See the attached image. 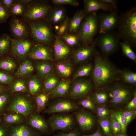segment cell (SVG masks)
I'll return each instance as SVG.
<instances>
[{
  "label": "cell",
  "instance_id": "b9f144b4",
  "mask_svg": "<svg viewBox=\"0 0 136 136\" xmlns=\"http://www.w3.org/2000/svg\"><path fill=\"white\" fill-rule=\"evenodd\" d=\"M119 123L121 128L122 133L125 134L126 131L127 126L126 120L122 111H117L112 114Z\"/></svg>",
  "mask_w": 136,
  "mask_h": 136
},
{
  "label": "cell",
  "instance_id": "d590c367",
  "mask_svg": "<svg viewBox=\"0 0 136 136\" xmlns=\"http://www.w3.org/2000/svg\"><path fill=\"white\" fill-rule=\"evenodd\" d=\"M61 39L67 45L74 46L79 44L82 42L77 35L67 32L61 37Z\"/></svg>",
  "mask_w": 136,
  "mask_h": 136
},
{
  "label": "cell",
  "instance_id": "7bdbcfd3",
  "mask_svg": "<svg viewBox=\"0 0 136 136\" xmlns=\"http://www.w3.org/2000/svg\"><path fill=\"white\" fill-rule=\"evenodd\" d=\"M98 122L106 135L110 136L111 130L110 119L108 117L104 118H99Z\"/></svg>",
  "mask_w": 136,
  "mask_h": 136
},
{
  "label": "cell",
  "instance_id": "836d02e7",
  "mask_svg": "<svg viewBox=\"0 0 136 136\" xmlns=\"http://www.w3.org/2000/svg\"><path fill=\"white\" fill-rule=\"evenodd\" d=\"M120 76L125 83L135 85L136 84V73L129 71L124 70L120 71Z\"/></svg>",
  "mask_w": 136,
  "mask_h": 136
},
{
  "label": "cell",
  "instance_id": "f907efd6",
  "mask_svg": "<svg viewBox=\"0 0 136 136\" xmlns=\"http://www.w3.org/2000/svg\"><path fill=\"white\" fill-rule=\"evenodd\" d=\"M52 2L56 5H67L74 6H78L79 4V2L76 0H53Z\"/></svg>",
  "mask_w": 136,
  "mask_h": 136
},
{
  "label": "cell",
  "instance_id": "ba28073f",
  "mask_svg": "<svg viewBox=\"0 0 136 136\" xmlns=\"http://www.w3.org/2000/svg\"><path fill=\"white\" fill-rule=\"evenodd\" d=\"M109 97L113 104L119 105L127 102L130 98V89L122 84L117 83L112 86L109 90Z\"/></svg>",
  "mask_w": 136,
  "mask_h": 136
},
{
  "label": "cell",
  "instance_id": "9c48e42d",
  "mask_svg": "<svg viewBox=\"0 0 136 136\" xmlns=\"http://www.w3.org/2000/svg\"><path fill=\"white\" fill-rule=\"evenodd\" d=\"M120 39L117 33L109 32L101 33L97 39V43L102 52L109 55L116 50Z\"/></svg>",
  "mask_w": 136,
  "mask_h": 136
},
{
  "label": "cell",
  "instance_id": "4dcf8cb0",
  "mask_svg": "<svg viewBox=\"0 0 136 136\" xmlns=\"http://www.w3.org/2000/svg\"><path fill=\"white\" fill-rule=\"evenodd\" d=\"M11 38L4 33L0 37V58L7 54L11 47Z\"/></svg>",
  "mask_w": 136,
  "mask_h": 136
},
{
  "label": "cell",
  "instance_id": "11a10c76",
  "mask_svg": "<svg viewBox=\"0 0 136 136\" xmlns=\"http://www.w3.org/2000/svg\"><path fill=\"white\" fill-rule=\"evenodd\" d=\"M4 6L9 11L14 4V0H0Z\"/></svg>",
  "mask_w": 136,
  "mask_h": 136
},
{
  "label": "cell",
  "instance_id": "9a60e30c",
  "mask_svg": "<svg viewBox=\"0 0 136 136\" xmlns=\"http://www.w3.org/2000/svg\"><path fill=\"white\" fill-rule=\"evenodd\" d=\"M93 85L89 81L80 79L74 84L70 93V96L76 98L84 96L89 93L93 88Z\"/></svg>",
  "mask_w": 136,
  "mask_h": 136
},
{
  "label": "cell",
  "instance_id": "ac0fdd59",
  "mask_svg": "<svg viewBox=\"0 0 136 136\" xmlns=\"http://www.w3.org/2000/svg\"><path fill=\"white\" fill-rule=\"evenodd\" d=\"M53 47L54 56L58 60H64L70 54V50L69 47L60 37H56Z\"/></svg>",
  "mask_w": 136,
  "mask_h": 136
},
{
  "label": "cell",
  "instance_id": "f5cc1de1",
  "mask_svg": "<svg viewBox=\"0 0 136 136\" xmlns=\"http://www.w3.org/2000/svg\"><path fill=\"white\" fill-rule=\"evenodd\" d=\"M133 97L131 100L128 104L127 106V110L133 111L136 108V92L135 91L133 93Z\"/></svg>",
  "mask_w": 136,
  "mask_h": 136
},
{
  "label": "cell",
  "instance_id": "1f68e13d",
  "mask_svg": "<svg viewBox=\"0 0 136 136\" xmlns=\"http://www.w3.org/2000/svg\"><path fill=\"white\" fill-rule=\"evenodd\" d=\"M42 86L39 79L36 77H32L29 81L28 91L32 95H36L41 91Z\"/></svg>",
  "mask_w": 136,
  "mask_h": 136
},
{
  "label": "cell",
  "instance_id": "f35d334b",
  "mask_svg": "<svg viewBox=\"0 0 136 136\" xmlns=\"http://www.w3.org/2000/svg\"><path fill=\"white\" fill-rule=\"evenodd\" d=\"M92 66L90 63L84 65L79 67L76 72L73 76V80L77 78L87 76L90 74Z\"/></svg>",
  "mask_w": 136,
  "mask_h": 136
},
{
  "label": "cell",
  "instance_id": "7c38bea8",
  "mask_svg": "<svg viewBox=\"0 0 136 136\" xmlns=\"http://www.w3.org/2000/svg\"><path fill=\"white\" fill-rule=\"evenodd\" d=\"M39 114L35 112L29 115L26 118V123L42 134H48L49 132V126L45 119Z\"/></svg>",
  "mask_w": 136,
  "mask_h": 136
},
{
  "label": "cell",
  "instance_id": "ee69618b",
  "mask_svg": "<svg viewBox=\"0 0 136 136\" xmlns=\"http://www.w3.org/2000/svg\"><path fill=\"white\" fill-rule=\"evenodd\" d=\"M110 120L111 132L113 134V135L122 132L120 124L112 114Z\"/></svg>",
  "mask_w": 136,
  "mask_h": 136
},
{
  "label": "cell",
  "instance_id": "681fc988",
  "mask_svg": "<svg viewBox=\"0 0 136 136\" xmlns=\"http://www.w3.org/2000/svg\"><path fill=\"white\" fill-rule=\"evenodd\" d=\"M13 79L11 75L0 71V83L4 84H11Z\"/></svg>",
  "mask_w": 136,
  "mask_h": 136
},
{
  "label": "cell",
  "instance_id": "6f0895ef",
  "mask_svg": "<svg viewBox=\"0 0 136 136\" xmlns=\"http://www.w3.org/2000/svg\"><path fill=\"white\" fill-rule=\"evenodd\" d=\"M101 2L112 6L115 9L117 7V1L115 0H99Z\"/></svg>",
  "mask_w": 136,
  "mask_h": 136
},
{
  "label": "cell",
  "instance_id": "8d00e7d4",
  "mask_svg": "<svg viewBox=\"0 0 136 136\" xmlns=\"http://www.w3.org/2000/svg\"><path fill=\"white\" fill-rule=\"evenodd\" d=\"M10 91L12 93L28 92V87L25 81L21 79L15 81L10 87Z\"/></svg>",
  "mask_w": 136,
  "mask_h": 136
},
{
  "label": "cell",
  "instance_id": "cb8c5ba5",
  "mask_svg": "<svg viewBox=\"0 0 136 136\" xmlns=\"http://www.w3.org/2000/svg\"><path fill=\"white\" fill-rule=\"evenodd\" d=\"M86 15L83 10H79L75 13L69 22L68 30L70 32L75 33L78 32L81 22L86 16Z\"/></svg>",
  "mask_w": 136,
  "mask_h": 136
},
{
  "label": "cell",
  "instance_id": "d6986e66",
  "mask_svg": "<svg viewBox=\"0 0 136 136\" xmlns=\"http://www.w3.org/2000/svg\"><path fill=\"white\" fill-rule=\"evenodd\" d=\"M75 115L78 123L83 130H89L94 126V119L90 113L85 111H81L76 112Z\"/></svg>",
  "mask_w": 136,
  "mask_h": 136
},
{
  "label": "cell",
  "instance_id": "484cf974",
  "mask_svg": "<svg viewBox=\"0 0 136 136\" xmlns=\"http://www.w3.org/2000/svg\"><path fill=\"white\" fill-rule=\"evenodd\" d=\"M70 82L68 80H62L59 82L55 88L50 93L53 97H63L67 94L70 88Z\"/></svg>",
  "mask_w": 136,
  "mask_h": 136
},
{
  "label": "cell",
  "instance_id": "f546056e",
  "mask_svg": "<svg viewBox=\"0 0 136 136\" xmlns=\"http://www.w3.org/2000/svg\"><path fill=\"white\" fill-rule=\"evenodd\" d=\"M37 71L42 77H46L52 73L53 66L52 64L47 61L39 62L36 65Z\"/></svg>",
  "mask_w": 136,
  "mask_h": 136
},
{
  "label": "cell",
  "instance_id": "7dc6e473",
  "mask_svg": "<svg viewBox=\"0 0 136 136\" xmlns=\"http://www.w3.org/2000/svg\"><path fill=\"white\" fill-rule=\"evenodd\" d=\"M11 16L9 12L2 5L0 0V23L5 22Z\"/></svg>",
  "mask_w": 136,
  "mask_h": 136
},
{
  "label": "cell",
  "instance_id": "d4e9b609",
  "mask_svg": "<svg viewBox=\"0 0 136 136\" xmlns=\"http://www.w3.org/2000/svg\"><path fill=\"white\" fill-rule=\"evenodd\" d=\"M55 67L59 75L63 78L69 77L73 71L72 64L68 60H63L56 63Z\"/></svg>",
  "mask_w": 136,
  "mask_h": 136
},
{
  "label": "cell",
  "instance_id": "680465c9",
  "mask_svg": "<svg viewBox=\"0 0 136 136\" xmlns=\"http://www.w3.org/2000/svg\"><path fill=\"white\" fill-rule=\"evenodd\" d=\"M84 136H103L99 128L94 133L90 135H85Z\"/></svg>",
  "mask_w": 136,
  "mask_h": 136
},
{
  "label": "cell",
  "instance_id": "d6a6232c",
  "mask_svg": "<svg viewBox=\"0 0 136 136\" xmlns=\"http://www.w3.org/2000/svg\"><path fill=\"white\" fill-rule=\"evenodd\" d=\"M26 5L22 0H16L10 11L11 15L22 17L25 12Z\"/></svg>",
  "mask_w": 136,
  "mask_h": 136
},
{
  "label": "cell",
  "instance_id": "5bb4252c",
  "mask_svg": "<svg viewBox=\"0 0 136 136\" xmlns=\"http://www.w3.org/2000/svg\"><path fill=\"white\" fill-rule=\"evenodd\" d=\"M46 45L40 43L34 45L29 54V57L35 59L53 60L51 49Z\"/></svg>",
  "mask_w": 136,
  "mask_h": 136
},
{
  "label": "cell",
  "instance_id": "30bf717a",
  "mask_svg": "<svg viewBox=\"0 0 136 136\" xmlns=\"http://www.w3.org/2000/svg\"><path fill=\"white\" fill-rule=\"evenodd\" d=\"M48 122L52 130L66 131L71 129L74 124V118L72 115L64 114H56L48 119Z\"/></svg>",
  "mask_w": 136,
  "mask_h": 136
},
{
  "label": "cell",
  "instance_id": "5b68a950",
  "mask_svg": "<svg viewBox=\"0 0 136 136\" xmlns=\"http://www.w3.org/2000/svg\"><path fill=\"white\" fill-rule=\"evenodd\" d=\"M6 111L19 113L26 118L36 112V107L34 101L29 96L18 94L11 99Z\"/></svg>",
  "mask_w": 136,
  "mask_h": 136
},
{
  "label": "cell",
  "instance_id": "8fae6325",
  "mask_svg": "<svg viewBox=\"0 0 136 136\" xmlns=\"http://www.w3.org/2000/svg\"><path fill=\"white\" fill-rule=\"evenodd\" d=\"M30 39L21 40L15 39L11 38V52L15 57L19 59L25 58L29 54L34 43Z\"/></svg>",
  "mask_w": 136,
  "mask_h": 136
},
{
  "label": "cell",
  "instance_id": "8992f818",
  "mask_svg": "<svg viewBox=\"0 0 136 136\" xmlns=\"http://www.w3.org/2000/svg\"><path fill=\"white\" fill-rule=\"evenodd\" d=\"M47 21L43 19L29 23L31 30L30 37L36 42L48 44L53 39L51 28Z\"/></svg>",
  "mask_w": 136,
  "mask_h": 136
},
{
  "label": "cell",
  "instance_id": "9f6ffc18",
  "mask_svg": "<svg viewBox=\"0 0 136 136\" xmlns=\"http://www.w3.org/2000/svg\"><path fill=\"white\" fill-rule=\"evenodd\" d=\"M9 131V127L2 123L0 124V136H8Z\"/></svg>",
  "mask_w": 136,
  "mask_h": 136
},
{
  "label": "cell",
  "instance_id": "f1b7e54d",
  "mask_svg": "<svg viewBox=\"0 0 136 136\" xmlns=\"http://www.w3.org/2000/svg\"><path fill=\"white\" fill-rule=\"evenodd\" d=\"M33 70L34 67L31 61L26 59L20 65L15 75L19 77H26L30 75Z\"/></svg>",
  "mask_w": 136,
  "mask_h": 136
},
{
  "label": "cell",
  "instance_id": "e0dca14e",
  "mask_svg": "<svg viewBox=\"0 0 136 136\" xmlns=\"http://www.w3.org/2000/svg\"><path fill=\"white\" fill-rule=\"evenodd\" d=\"M77 108L74 103L68 100L62 99L57 101L50 105L44 112V113L67 112L74 110Z\"/></svg>",
  "mask_w": 136,
  "mask_h": 136
},
{
  "label": "cell",
  "instance_id": "bcb514c9",
  "mask_svg": "<svg viewBox=\"0 0 136 136\" xmlns=\"http://www.w3.org/2000/svg\"><path fill=\"white\" fill-rule=\"evenodd\" d=\"M70 20L69 18L67 17L59 25V29L57 31L58 37H60L66 33L67 31L68 30Z\"/></svg>",
  "mask_w": 136,
  "mask_h": 136
},
{
  "label": "cell",
  "instance_id": "6da1fadb",
  "mask_svg": "<svg viewBox=\"0 0 136 136\" xmlns=\"http://www.w3.org/2000/svg\"><path fill=\"white\" fill-rule=\"evenodd\" d=\"M120 71L99 54L95 55L92 77L95 87L101 88L120 80Z\"/></svg>",
  "mask_w": 136,
  "mask_h": 136
},
{
  "label": "cell",
  "instance_id": "7a4b0ae2",
  "mask_svg": "<svg viewBox=\"0 0 136 136\" xmlns=\"http://www.w3.org/2000/svg\"><path fill=\"white\" fill-rule=\"evenodd\" d=\"M118 33L120 39L135 45L136 43V10L135 7L124 13L119 19Z\"/></svg>",
  "mask_w": 136,
  "mask_h": 136
},
{
  "label": "cell",
  "instance_id": "816d5d0a",
  "mask_svg": "<svg viewBox=\"0 0 136 136\" xmlns=\"http://www.w3.org/2000/svg\"><path fill=\"white\" fill-rule=\"evenodd\" d=\"M122 112L125 118L126 124L127 126L130 121L135 118L136 116V110L132 111L127 110L122 111Z\"/></svg>",
  "mask_w": 136,
  "mask_h": 136
},
{
  "label": "cell",
  "instance_id": "ab89813d",
  "mask_svg": "<svg viewBox=\"0 0 136 136\" xmlns=\"http://www.w3.org/2000/svg\"><path fill=\"white\" fill-rule=\"evenodd\" d=\"M120 44L122 51L124 55L131 60L135 62L136 55L132 49L131 45L125 41L120 42Z\"/></svg>",
  "mask_w": 136,
  "mask_h": 136
},
{
  "label": "cell",
  "instance_id": "c3c4849f",
  "mask_svg": "<svg viewBox=\"0 0 136 136\" xmlns=\"http://www.w3.org/2000/svg\"><path fill=\"white\" fill-rule=\"evenodd\" d=\"M96 113L99 118H104L108 117L110 114L109 110L105 106H98L96 109Z\"/></svg>",
  "mask_w": 136,
  "mask_h": 136
},
{
  "label": "cell",
  "instance_id": "3957f363",
  "mask_svg": "<svg viewBox=\"0 0 136 136\" xmlns=\"http://www.w3.org/2000/svg\"><path fill=\"white\" fill-rule=\"evenodd\" d=\"M84 19L77 34L85 45L91 43L98 27V18L96 12L89 13Z\"/></svg>",
  "mask_w": 136,
  "mask_h": 136
},
{
  "label": "cell",
  "instance_id": "91938a15",
  "mask_svg": "<svg viewBox=\"0 0 136 136\" xmlns=\"http://www.w3.org/2000/svg\"><path fill=\"white\" fill-rule=\"evenodd\" d=\"M6 91V88L4 86L0 85V94Z\"/></svg>",
  "mask_w": 136,
  "mask_h": 136
},
{
  "label": "cell",
  "instance_id": "74e56055",
  "mask_svg": "<svg viewBox=\"0 0 136 136\" xmlns=\"http://www.w3.org/2000/svg\"><path fill=\"white\" fill-rule=\"evenodd\" d=\"M92 97L94 103L104 104L108 100L109 96L108 93L105 90L100 89L95 92Z\"/></svg>",
  "mask_w": 136,
  "mask_h": 136
},
{
  "label": "cell",
  "instance_id": "277c9868",
  "mask_svg": "<svg viewBox=\"0 0 136 136\" xmlns=\"http://www.w3.org/2000/svg\"><path fill=\"white\" fill-rule=\"evenodd\" d=\"M51 9L50 5L46 1L31 0L26 5L22 18L29 23L43 19Z\"/></svg>",
  "mask_w": 136,
  "mask_h": 136
},
{
  "label": "cell",
  "instance_id": "83f0119b",
  "mask_svg": "<svg viewBox=\"0 0 136 136\" xmlns=\"http://www.w3.org/2000/svg\"><path fill=\"white\" fill-rule=\"evenodd\" d=\"M58 78L54 73H51L46 77L43 88L45 92L50 93L56 87L59 83Z\"/></svg>",
  "mask_w": 136,
  "mask_h": 136
},
{
  "label": "cell",
  "instance_id": "f6af8a7d",
  "mask_svg": "<svg viewBox=\"0 0 136 136\" xmlns=\"http://www.w3.org/2000/svg\"><path fill=\"white\" fill-rule=\"evenodd\" d=\"M79 104L82 107L92 111H94L95 109L94 102L92 97L90 96L83 99L79 102Z\"/></svg>",
  "mask_w": 136,
  "mask_h": 136
},
{
  "label": "cell",
  "instance_id": "2e32d148",
  "mask_svg": "<svg viewBox=\"0 0 136 136\" xmlns=\"http://www.w3.org/2000/svg\"><path fill=\"white\" fill-rule=\"evenodd\" d=\"M42 134L25 123L11 125L9 127L8 136H41Z\"/></svg>",
  "mask_w": 136,
  "mask_h": 136
},
{
  "label": "cell",
  "instance_id": "60d3db41",
  "mask_svg": "<svg viewBox=\"0 0 136 136\" xmlns=\"http://www.w3.org/2000/svg\"><path fill=\"white\" fill-rule=\"evenodd\" d=\"M10 94L6 91L0 94V114L6 110L10 100Z\"/></svg>",
  "mask_w": 136,
  "mask_h": 136
},
{
  "label": "cell",
  "instance_id": "7402d4cb",
  "mask_svg": "<svg viewBox=\"0 0 136 136\" xmlns=\"http://www.w3.org/2000/svg\"><path fill=\"white\" fill-rule=\"evenodd\" d=\"M49 23L57 25L62 22L66 18V11L63 7H59L51 9L47 17Z\"/></svg>",
  "mask_w": 136,
  "mask_h": 136
},
{
  "label": "cell",
  "instance_id": "4fadbf2b",
  "mask_svg": "<svg viewBox=\"0 0 136 136\" xmlns=\"http://www.w3.org/2000/svg\"><path fill=\"white\" fill-rule=\"evenodd\" d=\"M99 19V32L101 34L110 32L114 29L118 24L119 18L117 13L114 11L101 15Z\"/></svg>",
  "mask_w": 136,
  "mask_h": 136
},
{
  "label": "cell",
  "instance_id": "ffe728a7",
  "mask_svg": "<svg viewBox=\"0 0 136 136\" xmlns=\"http://www.w3.org/2000/svg\"><path fill=\"white\" fill-rule=\"evenodd\" d=\"M84 2L83 11L86 14L95 12L100 10L106 11H112L113 8L111 6L104 4L99 0H85Z\"/></svg>",
  "mask_w": 136,
  "mask_h": 136
},
{
  "label": "cell",
  "instance_id": "be15d7a7",
  "mask_svg": "<svg viewBox=\"0 0 136 136\" xmlns=\"http://www.w3.org/2000/svg\"><path fill=\"white\" fill-rule=\"evenodd\" d=\"M2 119L1 117V114H0V124H1V123L2 121Z\"/></svg>",
  "mask_w": 136,
  "mask_h": 136
},
{
  "label": "cell",
  "instance_id": "44dd1931",
  "mask_svg": "<svg viewBox=\"0 0 136 136\" xmlns=\"http://www.w3.org/2000/svg\"><path fill=\"white\" fill-rule=\"evenodd\" d=\"M94 50L93 45L81 47L76 50L73 54L74 59L76 63H80L88 59L93 54Z\"/></svg>",
  "mask_w": 136,
  "mask_h": 136
},
{
  "label": "cell",
  "instance_id": "603a6c76",
  "mask_svg": "<svg viewBox=\"0 0 136 136\" xmlns=\"http://www.w3.org/2000/svg\"><path fill=\"white\" fill-rule=\"evenodd\" d=\"M7 111L3 118V124L9 127L13 124L26 122V118L23 115L15 112Z\"/></svg>",
  "mask_w": 136,
  "mask_h": 136
},
{
  "label": "cell",
  "instance_id": "94428289",
  "mask_svg": "<svg viewBox=\"0 0 136 136\" xmlns=\"http://www.w3.org/2000/svg\"><path fill=\"white\" fill-rule=\"evenodd\" d=\"M110 136H127L125 133L122 132L116 135H111Z\"/></svg>",
  "mask_w": 136,
  "mask_h": 136
},
{
  "label": "cell",
  "instance_id": "52a82bcc",
  "mask_svg": "<svg viewBox=\"0 0 136 136\" xmlns=\"http://www.w3.org/2000/svg\"><path fill=\"white\" fill-rule=\"evenodd\" d=\"M12 39L18 40L30 39L31 30L29 23L23 18L13 16L9 23Z\"/></svg>",
  "mask_w": 136,
  "mask_h": 136
},
{
  "label": "cell",
  "instance_id": "4316f807",
  "mask_svg": "<svg viewBox=\"0 0 136 136\" xmlns=\"http://www.w3.org/2000/svg\"><path fill=\"white\" fill-rule=\"evenodd\" d=\"M48 94L41 92L35 95L34 101L36 107V112L39 113L45 110L49 101Z\"/></svg>",
  "mask_w": 136,
  "mask_h": 136
},
{
  "label": "cell",
  "instance_id": "6125c7cd",
  "mask_svg": "<svg viewBox=\"0 0 136 136\" xmlns=\"http://www.w3.org/2000/svg\"><path fill=\"white\" fill-rule=\"evenodd\" d=\"M59 25H56L54 26L55 29L56 31H57L59 29Z\"/></svg>",
  "mask_w": 136,
  "mask_h": 136
},
{
  "label": "cell",
  "instance_id": "db71d44e",
  "mask_svg": "<svg viewBox=\"0 0 136 136\" xmlns=\"http://www.w3.org/2000/svg\"><path fill=\"white\" fill-rule=\"evenodd\" d=\"M53 136H80V135L78 131L74 130L68 133L59 132L54 135Z\"/></svg>",
  "mask_w": 136,
  "mask_h": 136
},
{
  "label": "cell",
  "instance_id": "e575fe53",
  "mask_svg": "<svg viewBox=\"0 0 136 136\" xmlns=\"http://www.w3.org/2000/svg\"><path fill=\"white\" fill-rule=\"evenodd\" d=\"M16 65L14 60L10 57H6L0 59V69L12 72L16 68Z\"/></svg>",
  "mask_w": 136,
  "mask_h": 136
}]
</instances>
